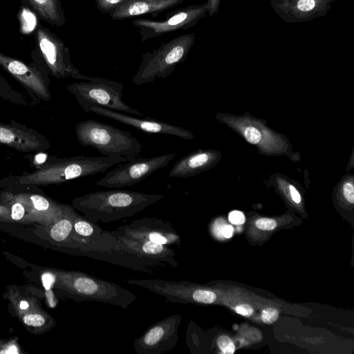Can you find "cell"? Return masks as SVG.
Masks as SVG:
<instances>
[{
  "instance_id": "9c48e42d",
  "label": "cell",
  "mask_w": 354,
  "mask_h": 354,
  "mask_svg": "<svg viewBox=\"0 0 354 354\" xmlns=\"http://www.w3.org/2000/svg\"><path fill=\"white\" fill-rule=\"evenodd\" d=\"M182 315H169L151 326L133 344L137 354H162L175 348Z\"/></svg>"
},
{
  "instance_id": "9a60e30c",
  "label": "cell",
  "mask_w": 354,
  "mask_h": 354,
  "mask_svg": "<svg viewBox=\"0 0 354 354\" xmlns=\"http://www.w3.org/2000/svg\"><path fill=\"white\" fill-rule=\"evenodd\" d=\"M109 232L116 239L119 250L131 252L140 258L161 265L166 263L173 268L178 266V262L175 258V252L169 246L149 241L129 238L114 231Z\"/></svg>"
},
{
  "instance_id": "cb8c5ba5",
  "label": "cell",
  "mask_w": 354,
  "mask_h": 354,
  "mask_svg": "<svg viewBox=\"0 0 354 354\" xmlns=\"http://www.w3.org/2000/svg\"><path fill=\"white\" fill-rule=\"evenodd\" d=\"M278 317L279 311L273 308H266L261 313V319L266 324H272L277 321Z\"/></svg>"
},
{
  "instance_id": "f546056e",
  "label": "cell",
  "mask_w": 354,
  "mask_h": 354,
  "mask_svg": "<svg viewBox=\"0 0 354 354\" xmlns=\"http://www.w3.org/2000/svg\"><path fill=\"white\" fill-rule=\"evenodd\" d=\"M228 218L232 223L235 225L243 224L245 220L244 214L237 210L231 212L229 214Z\"/></svg>"
},
{
  "instance_id": "44dd1931",
  "label": "cell",
  "mask_w": 354,
  "mask_h": 354,
  "mask_svg": "<svg viewBox=\"0 0 354 354\" xmlns=\"http://www.w3.org/2000/svg\"><path fill=\"white\" fill-rule=\"evenodd\" d=\"M75 213L70 218H63L57 221L51 228L50 235L55 241L62 242L68 237L73 230V220Z\"/></svg>"
},
{
  "instance_id": "4fadbf2b",
  "label": "cell",
  "mask_w": 354,
  "mask_h": 354,
  "mask_svg": "<svg viewBox=\"0 0 354 354\" xmlns=\"http://www.w3.org/2000/svg\"><path fill=\"white\" fill-rule=\"evenodd\" d=\"M337 0H269L274 12L284 22L310 21L327 15Z\"/></svg>"
},
{
  "instance_id": "8fae6325",
  "label": "cell",
  "mask_w": 354,
  "mask_h": 354,
  "mask_svg": "<svg viewBox=\"0 0 354 354\" xmlns=\"http://www.w3.org/2000/svg\"><path fill=\"white\" fill-rule=\"evenodd\" d=\"M0 66L35 96L50 99L48 75L36 64H26L0 52Z\"/></svg>"
},
{
  "instance_id": "4dcf8cb0",
  "label": "cell",
  "mask_w": 354,
  "mask_h": 354,
  "mask_svg": "<svg viewBox=\"0 0 354 354\" xmlns=\"http://www.w3.org/2000/svg\"><path fill=\"white\" fill-rule=\"evenodd\" d=\"M24 215V208L20 203H15L12 207V218L14 220H20Z\"/></svg>"
},
{
  "instance_id": "f1b7e54d",
  "label": "cell",
  "mask_w": 354,
  "mask_h": 354,
  "mask_svg": "<svg viewBox=\"0 0 354 354\" xmlns=\"http://www.w3.org/2000/svg\"><path fill=\"white\" fill-rule=\"evenodd\" d=\"M34 207L39 211L46 210L49 207L48 201L39 195H33L31 196Z\"/></svg>"
},
{
  "instance_id": "836d02e7",
  "label": "cell",
  "mask_w": 354,
  "mask_h": 354,
  "mask_svg": "<svg viewBox=\"0 0 354 354\" xmlns=\"http://www.w3.org/2000/svg\"><path fill=\"white\" fill-rule=\"evenodd\" d=\"M221 0H207V8L208 14L210 17H212L216 14L219 9Z\"/></svg>"
},
{
  "instance_id": "5bb4252c",
  "label": "cell",
  "mask_w": 354,
  "mask_h": 354,
  "mask_svg": "<svg viewBox=\"0 0 354 354\" xmlns=\"http://www.w3.org/2000/svg\"><path fill=\"white\" fill-rule=\"evenodd\" d=\"M86 112L93 113L114 120L149 133L171 135L185 140H191L194 138V135L191 131L182 127L166 123L153 118H138L124 113L100 106H91L88 108Z\"/></svg>"
},
{
  "instance_id": "2e32d148",
  "label": "cell",
  "mask_w": 354,
  "mask_h": 354,
  "mask_svg": "<svg viewBox=\"0 0 354 354\" xmlns=\"http://www.w3.org/2000/svg\"><path fill=\"white\" fill-rule=\"evenodd\" d=\"M0 142L21 152L42 151L50 147L48 141L44 136L17 123L0 122Z\"/></svg>"
},
{
  "instance_id": "83f0119b",
  "label": "cell",
  "mask_w": 354,
  "mask_h": 354,
  "mask_svg": "<svg viewBox=\"0 0 354 354\" xmlns=\"http://www.w3.org/2000/svg\"><path fill=\"white\" fill-rule=\"evenodd\" d=\"M256 226L263 230H272L277 227V222L272 218H261L255 223Z\"/></svg>"
},
{
  "instance_id": "e0dca14e",
  "label": "cell",
  "mask_w": 354,
  "mask_h": 354,
  "mask_svg": "<svg viewBox=\"0 0 354 354\" xmlns=\"http://www.w3.org/2000/svg\"><path fill=\"white\" fill-rule=\"evenodd\" d=\"M184 0H125L109 14L113 20L157 15L181 4Z\"/></svg>"
},
{
  "instance_id": "e575fe53",
  "label": "cell",
  "mask_w": 354,
  "mask_h": 354,
  "mask_svg": "<svg viewBox=\"0 0 354 354\" xmlns=\"http://www.w3.org/2000/svg\"><path fill=\"white\" fill-rule=\"evenodd\" d=\"M289 189L292 201L296 203H299L301 202V196L299 192L293 185H290Z\"/></svg>"
},
{
  "instance_id": "7a4b0ae2",
  "label": "cell",
  "mask_w": 354,
  "mask_h": 354,
  "mask_svg": "<svg viewBox=\"0 0 354 354\" xmlns=\"http://www.w3.org/2000/svg\"><path fill=\"white\" fill-rule=\"evenodd\" d=\"M135 158L124 156H84L56 158L38 170L24 174L18 179L22 184H59L75 178L92 176L114 165Z\"/></svg>"
},
{
  "instance_id": "8d00e7d4",
  "label": "cell",
  "mask_w": 354,
  "mask_h": 354,
  "mask_svg": "<svg viewBox=\"0 0 354 354\" xmlns=\"http://www.w3.org/2000/svg\"><path fill=\"white\" fill-rule=\"evenodd\" d=\"M28 307V304L26 301H21L20 308L21 309H26Z\"/></svg>"
},
{
  "instance_id": "603a6c76",
  "label": "cell",
  "mask_w": 354,
  "mask_h": 354,
  "mask_svg": "<svg viewBox=\"0 0 354 354\" xmlns=\"http://www.w3.org/2000/svg\"><path fill=\"white\" fill-rule=\"evenodd\" d=\"M217 345L223 353L232 354L235 351L232 340L226 335H221L217 339Z\"/></svg>"
},
{
  "instance_id": "d6a6232c",
  "label": "cell",
  "mask_w": 354,
  "mask_h": 354,
  "mask_svg": "<svg viewBox=\"0 0 354 354\" xmlns=\"http://www.w3.org/2000/svg\"><path fill=\"white\" fill-rule=\"evenodd\" d=\"M236 312L245 317L250 316L253 313V308L248 304H241L236 307Z\"/></svg>"
},
{
  "instance_id": "52a82bcc",
  "label": "cell",
  "mask_w": 354,
  "mask_h": 354,
  "mask_svg": "<svg viewBox=\"0 0 354 354\" xmlns=\"http://www.w3.org/2000/svg\"><path fill=\"white\" fill-rule=\"evenodd\" d=\"M208 13L207 2L178 8L162 20L138 18L132 24L139 29L142 41L180 30H187L205 18Z\"/></svg>"
},
{
  "instance_id": "4316f807",
  "label": "cell",
  "mask_w": 354,
  "mask_h": 354,
  "mask_svg": "<svg viewBox=\"0 0 354 354\" xmlns=\"http://www.w3.org/2000/svg\"><path fill=\"white\" fill-rule=\"evenodd\" d=\"M233 227L230 225L219 223L214 227V232L218 236H222L224 238L229 239L233 234Z\"/></svg>"
},
{
  "instance_id": "d590c367",
  "label": "cell",
  "mask_w": 354,
  "mask_h": 354,
  "mask_svg": "<svg viewBox=\"0 0 354 354\" xmlns=\"http://www.w3.org/2000/svg\"><path fill=\"white\" fill-rule=\"evenodd\" d=\"M1 353H17V349L15 346H12L10 348H7V350H3L0 352Z\"/></svg>"
},
{
  "instance_id": "30bf717a",
  "label": "cell",
  "mask_w": 354,
  "mask_h": 354,
  "mask_svg": "<svg viewBox=\"0 0 354 354\" xmlns=\"http://www.w3.org/2000/svg\"><path fill=\"white\" fill-rule=\"evenodd\" d=\"M129 238L149 241L167 246L180 245L181 238L168 221L145 216L114 230Z\"/></svg>"
},
{
  "instance_id": "277c9868",
  "label": "cell",
  "mask_w": 354,
  "mask_h": 354,
  "mask_svg": "<svg viewBox=\"0 0 354 354\" xmlns=\"http://www.w3.org/2000/svg\"><path fill=\"white\" fill-rule=\"evenodd\" d=\"M195 39L194 32L183 34L144 53L132 78L133 83L141 86L170 75L178 65L186 60Z\"/></svg>"
},
{
  "instance_id": "ba28073f",
  "label": "cell",
  "mask_w": 354,
  "mask_h": 354,
  "mask_svg": "<svg viewBox=\"0 0 354 354\" xmlns=\"http://www.w3.org/2000/svg\"><path fill=\"white\" fill-rule=\"evenodd\" d=\"M176 155V153H171L149 158H133L108 172L97 182V185L107 188L132 186L165 167Z\"/></svg>"
},
{
  "instance_id": "ac0fdd59",
  "label": "cell",
  "mask_w": 354,
  "mask_h": 354,
  "mask_svg": "<svg viewBox=\"0 0 354 354\" xmlns=\"http://www.w3.org/2000/svg\"><path fill=\"white\" fill-rule=\"evenodd\" d=\"M217 158V153L209 150H198L178 160L169 172L170 178H187L206 170Z\"/></svg>"
},
{
  "instance_id": "8992f818",
  "label": "cell",
  "mask_w": 354,
  "mask_h": 354,
  "mask_svg": "<svg viewBox=\"0 0 354 354\" xmlns=\"http://www.w3.org/2000/svg\"><path fill=\"white\" fill-rule=\"evenodd\" d=\"M36 46L47 71L57 78L71 77L88 80L91 77L80 73L73 64L68 48L64 41L48 28L39 24L36 28Z\"/></svg>"
},
{
  "instance_id": "5b68a950",
  "label": "cell",
  "mask_w": 354,
  "mask_h": 354,
  "mask_svg": "<svg viewBox=\"0 0 354 354\" xmlns=\"http://www.w3.org/2000/svg\"><path fill=\"white\" fill-rule=\"evenodd\" d=\"M66 89L86 112L91 106H100L122 113L144 115L122 100L124 85L117 81L91 77L86 82L71 84Z\"/></svg>"
},
{
  "instance_id": "1f68e13d",
  "label": "cell",
  "mask_w": 354,
  "mask_h": 354,
  "mask_svg": "<svg viewBox=\"0 0 354 354\" xmlns=\"http://www.w3.org/2000/svg\"><path fill=\"white\" fill-rule=\"evenodd\" d=\"M43 285L46 290H50L55 282V276L50 272H46L41 277Z\"/></svg>"
},
{
  "instance_id": "7402d4cb",
  "label": "cell",
  "mask_w": 354,
  "mask_h": 354,
  "mask_svg": "<svg viewBox=\"0 0 354 354\" xmlns=\"http://www.w3.org/2000/svg\"><path fill=\"white\" fill-rule=\"evenodd\" d=\"M125 0H94L96 8L102 14H109Z\"/></svg>"
},
{
  "instance_id": "7c38bea8",
  "label": "cell",
  "mask_w": 354,
  "mask_h": 354,
  "mask_svg": "<svg viewBox=\"0 0 354 354\" xmlns=\"http://www.w3.org/2000/svg\"><path fill=\"white\" fill-rule=\"evenodd\" d=\"M69 237L79 251L119 250L116 239L85 216L74 214Z\"/></svg>"
},
{
  "instance_id": "d4e9b609",
  "label": "cell",
  "mask_w": 354,
  "mask_h": 354,
  "mask_svg": "<svg viewBox=\"0 0 354 354\" xmlns=\"http://www.w3.org/2000/svg\"><path fill=\"white\" fill-rule=\"evenodd\" d=\"M342 192L345 199L351 204L354 203V186L352 180L344 182Z\"/></svg>"
},
{
  "instance_id": "484cf974",
  "label": "cell",
  "mask_w": 354,
  "mask_h": 354,
  "mask_svg": "<svg viewBox=\"0 0 354 354\" xmlns=\"http://www.w3.org/2000/svg\"><path fill=\"white\" fill-rule=\"evenodd\" d=\"M26 324L32 326H41L44 324V318L39 314L27 315L24 317Z\"/></svg>"
},
{
  "instance_id": "3957f363",
  "label": "cell",
  "mask_w": 354,
  "mask_h": 354,
  "mask_svg": "<svg viewBox=\"0 0 354 354\" xmlns=\"http://www.w3.org/2000/svg\"><path fill=\"white\" fill-rule=\"evenodd\" d=\"M79 142L104 156L138 158L142 145L130 132L93 120L79 122L75 129Z\"/></svg>"
},
{
  "instance_id": "74e56055",
  "label": "cell",
  "mask_w": 354,
  "mask_h": 354,
  "mask_svg": "<svg viewBox=\"0 0 354 354\" xmlns=\"http://www.w3.org/2000/svg\"><path fill=\"white\" fill-rule=\"evenodd\" d=\"M1 86H8V84L5 81V80L0 75V88H1Z\"/></svg>"
},
{
  "instance_id": "6da1fadb",
  "label": "cell",
  "mask_w": 354,
  "mask_h": 354,
  "mask_svg": "<svg viewBox=\"0 0 354 354\" xmlns=\"http://www.w3.org/2000/svg\"><path fill=\"white\" fill-rule=\"evenodd\" d=\"M163 198L162 194L117 188L88 193L76 198L73 205L94 223H111L131 217Z\"/></svg>"
},
{
  "instance_id": "ffe728a7",
  "label": "cell",
  "mask_w": 354,
  "mask_h": 354,
  "mask_svg": "<svg viewBox=\"0 0 354 354\" xmlns=\"http://www.w3.org/2000/svg\"><path fill=\"white\" fill-rule=\"evenodd\" d=\"M24 5L33 10L41 19L48 24L61 27L66 19L60 0H21Z\"/></svg>"
},
{
  "instance_id": "d6986e66",
  "label": "cell",
  "mask_w": 354,
  "mask_h": 354,
  "mask_svg": "<svg viewBox=\"0 0 354 354\" xmlns=\"http://www.w3.org/2000/svg\"><path fill=\"white\" fill-rule=\"evenodd\" d=\"M231 124L237 129L246 140L267 151H275L281 148V142L271 131L260 124L244 120H231Z\"/></svg>"
}]
</instances>
